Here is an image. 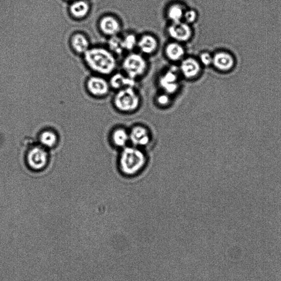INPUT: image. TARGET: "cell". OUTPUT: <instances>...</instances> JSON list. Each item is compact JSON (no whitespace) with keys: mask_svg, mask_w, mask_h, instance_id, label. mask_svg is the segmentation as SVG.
I'll use <instances>...</instances> for the list:
<instances>
[{"mask_svg":"<svg viewBox=\"0 0 281 281\" xmlns=\"http://www.w3.org/2000/svg\"><path fill=\"white\" fill-rule=\"evenodd\" d=\"M85 54L86 63L94 71L108 75L115 69L116 61L113 55L105 49H88Z\"/></svg>","mask_w":281,"mask_h":281,"instance_id":"cell-1","label":"cell"},{"mask_svg":"<svg viewBox=\"0 0 281 281\" xmlns=\"http://www.w3.org/2000/svg\"><path fill=\"white\" fill-rule=\"evenodd\" d=\"M146 164V157L142 151L135 147H126L120 158V166L123 173L132 175L137 174Z\"/></svg>","mask_w":281,"mask_h":281,"instance_id":"cell-2","label":"cell"},{"mask_svg":"<svg viewBox=\"0 0 281 281\" xmlns=\"http://www.w3.org/2000/svg\"><path fill=\"white\" fill-rule=\"evenodd\" d=\"M116 108L123 112H131L139 106L140 99L134 87H126L116 93L114 99Z\"/></svg>","mask_w":281,"mask_h":281,"instance_id":"cell-3","label":"cell"},{"mask_svg":"<svg viewBox=\"0 0 281 281\" xmlns=\"http://www.w3.org/2000/svg\"><path fill=\"white\" fill-rule=\"evenodd\" d=\"M123 67L127 76L135 79L144 75L147 63L142 55L131 54L124 59Z\"/></svg>","mask_w":281,"mask_h":281,"instance_id":"cell-4","label":"cell"},{"mask_svg":"<svg viewBox=\"0 0 281 281\" xmlns=\"http://www.w3.org/2000/svg\"><path fill=\"white\" fill-rule=\"evenodd\" d=\"M48 153L42 147L36 146L29 150L27 154L28 164L34 171H40L47 165Z\"/></svg>","mask_w":281,"mask_h":281,"instance_id":"cell-5","label":"cell"},{"mask_svg":"<svg viewBox=\"0 0 281 281\" xmlns=\"http://www.w3.org/2000/svg\"><path fill=\"white\" fill-rule=\"evenodd\" d=\"M168 32L169 36L177 42H186L192 36L190 25L182 21L173 23L168 28Z\"/></svg>","mask_w":281,"mask_h":281,"instance_id":"cell-6","label":"cell"},{"mask_svg":"<svg viewBox=\"0 0 281 281\" xmlns=\"http://www.w3.org/2000/svg\"><path fill=\"white\" fill-rule=\"evenodd\" d=\"M178 73L174 69H169L162 75L159 81L162 89L169 95L173 94L178 90L179 87Z\"/></svg>","mask_w":281,"mask_h":281,"instance_id":"cell-7","label":"cell"},{"mask_svg":"<svg viewBox=\"0 0 281 281\" xmlns=\"http://www.w3.org/2000/svg\"><path fill=\"white\" fill-rule=\"evenodd\" d=\"M180 72L184 78L193 79L198 77L201 72V64L196 59L189 57L181 62Z\"/></svg>","mask_w":281,"mask_h":281,"instance_id":"cell-8","label":"cell"},{"mask_svg":"<svg viewBox=\"0 0 281 281\" xmlns=\"http://www.w3.org/2000/svg\"><path fill=\"white\" fill-rule=\"evenodd\" d=\"M213 64L219 71H229L235 65V59L226 52H219L213 56Z\"/></svg>","mask_w":281,"mask_h":281,"instance_id":"cell-9","label":"cell"},{"mask_svg":"<svg viewBox=\"0 0 281 281\" xmlns=\"http://www.w3.org/2000/svg\"><path fill=\"white\" fill-rule=\"evenodd\" d=\"M88 90L91 93L96 96H103L107 95L109 90V84L102 78L92 77L88 80Z\"/></svg>","mask_w":281,"mask_h":281,"instance_id":"cell-10","label":"cell"},{"mask_svg":"<svg viewBox=\"0 0 281 281\" xmlns=\"http://www.w3.org/2000/svg\"><path fill=\"white\" fill-rule=\"evenodd\" d=\"M100 27L103 33L110 36L117 35L121 29L120 21L111 16L103 17L100 21Z\"/></svg>","mask_w":281,"mask_h":281,"instance_id":"cell-11","label":"cell"},{"mask_svg":"<svg viewBox=\"0 0 281 281\" xmlns=\"http://www.w3.org/2000/svg\"><path fill=\"white\" fill-rule=\"evenodd\" d=\"M129 139L134 145L144 146L149 143L150 137L146 128L142 126H136L131 130Z\"/></svg>","mask_w":281,"mask_h":281,"instance_id":"cell-12","label":"cell"},{"mask_svg":"<svg viewBox=\"0 0 281 281\" xmlns=\"http://www.w3.org/2000/svg\"><path fill=\"white\" fill-rule=\"evenodd\" d=\"M137 46L143 54L150 55L157 49L158 41L152 35H145L138 40Z\"/></svg>","mask_w":281,"mask_h":281,"instance_id":"cell-13","label":"cell"},{"mask_svg":"<svg viewBox=\"0 0 281 281\" xmlns=\"http://www.w3.org/2000/svg\"><path fill=\"white\" fill-rule=\"evenodd\" d=\"M109 84L115 89H122L126 87H134L135 80L121 73H116L110 78Z\"/></svg>","mask_w":281,"mask_h":281,"instance_id":"cell-14","label":"cell"},{"mask_svg":"<svg viewBox=\"0 0 281 281\" xmlns=\"http://www.w3.org/2000/svg\"><path fill=\"white\" fill-rule=\"evenodd\" d=\"M165 53L170 60L179 61L183 58L185 51L181 44L174 42L168 44L165 49Z\"/></svg>","mask_w":281,"mask_h":281,"instance_id":"cell-15","label":"cell"},{"mask_svg":"<svg viewBox=\"0 0 281 281\" xmlns=\"http://www.w3.org/2000/svg\"><path fill=\"white\" fill-rule=\"evenodd\" d=\"M72 45L74 50L79 54H85L89 49V42L85 36L79 33L72 37Z\"/></svg>","mask_w":281,"mask_h":281,"instance_id":"cell-16","label":"cell"},{"mask_svg":"<svg viewBox=\"0 0 281 281\" xmlns=\"http://www.w3.org/2000/svg\"><path fill=\"white\" fill-rule=\"evenodd\" d=\"M74 17L81 18L85 17L90 10V6L85 1H78L73 3L70 8Z\"/></svg>","mask_w":281,"mask_h":281,"instance_id":"cell-17","label":"cell"},{"mask_svg":"<svg viewBox=\"0 0 281 281\" xmlns=\"http://www.w3.org/2000/svg\"><path fill=\"white\" fill-rule=\"evenodd\" d=\"M184 10L182 6L179 4H174L169 7L167 16L173 23L182 21L183 18Z\"/></svg>","mask_w":281,"mask_h":281,"instance_id":"cell-18","label":"cell"},{"mask_svg":"<svg viewBox=\"0 0 281 281\" xmlns=\"http://www.w3.org/2000/svg\"><path fill=\"white\" fill-rule=\"evenodd\" d=\"M39 140L41 144L43 147L52 148L57 144V136L54 131L46 130L41 133Z\"/></svg>","mask_w":281,"mask_h":281,"instance_id":"cell-19","label":"cell"},{"mask_svg":"<svg viewBox=\"0 0 281 281\" xmlns=\"http://www.w3.org/2000/svg\"><path fill=\"white\" fill-rule=\"evenodd\" d=\"M129 139V135L128 132L123 129H117L113 132V142L118 147H125L127 144Z\"/></svg>","mask_w":281,"mask_h":281,"instance_id":"cell-20","label":"cell"},{"mask_svg":"<svg viewBox=\"0 0 281 281\" xmlns=\"http://www.w3.org/2000/svg\"><path fill=\"white\" fill-rule=\"evenodd\" d=\"M108 45L110 50L118 55L122 54L124 51L122 38L117 35L111 36Z\"/></svg>","mask_w":281,"mask_h":281,"instance_id":"cell-21","label":"cell"},{"mask_svg":"<svg viewBox=\"0 0 281 281\" xmlns=\"http://www.w3.org/2000/svg\"><path fill=\"white\" fill-rule=\"evenodd\" d=\"M123 45L124 50L132 51L137 46L138 40L136 36L132 34L125 35L124 38H122Z\"/></svg>","mask_w":281,"mask_h":281,"instance_id":"cell-22","label":"cell"},{"mask_svg":"<svg viewBox=\"0 0 281 281\" xmlns=\"http://www.w3.org/2000/svg\"><path fill=\"white\" fill-rule=\"evenodd\" d=\"M197 17V13L195 10H190L184 12L183 19H184V22L190 25L196 21Z\"/></svg>","mask_w":281,"mask_h":281,"instance_id":"cell-23","label":"cell"},{"mask_svg":"<svg viewBox=\"0 0 281 281\" xmlns=\"http://www.w3.org/2000/svg\"><path fill=\"white\" fill-rule=\"evenodd\" d=\"M200 63L205 66H209L213 64V56L209 53L204 52L199 56Z\"/></svg>","mask_w":281,"mask_h":281,"instance_id":"cell-24","label":"cell"},{"mask_svg":"<svg viewBox=\"0 0 281 281\" xmlns=\"http://www.w3.org/2000/svg\"><path fill=\"white\" fill-rule=\"evenodd\" d=\"M157 101L159 105L165 106L169 104L171 99H170L169 95L165 92L159 95L157 97Z\"/></svg>","mask_w":281,"mask_h":281,"instance_id":"cell-25","label":"cell"}]
</instances>
